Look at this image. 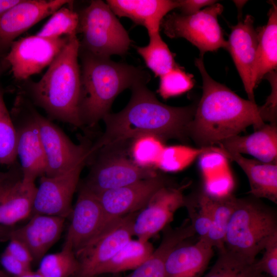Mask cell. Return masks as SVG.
I'll return each instance as SVG.
<instances>
[{
	"label": "cell",
	"mask_w": 277,
	"mask_h": 277,
	"mask_svg": "<svg viewBox=\"0 0 277 277\" xmlns=\"http://www.w3.org/2000/svg\"><path fill=\"white\" fill-rule=\"evenodd\" d=\"M147 83L140 82L134 85L127 106L103 118L105 131L91 145L94 153L144 135L155 136L163 142L172 138L186 142L189 138L188 128L196 105L174 107L164 104L147 87Z\"/></svg>",
	"instance_id": "obj_1"
},
{
	"label": "cell",
	"mask_w": 277,
	"mask_h": 277,
	"mask_svg": "<svg viewBox=\"0 0 277 277\" xmlns=\"http://www.w3.org/2000/svg\"><path fill=\"white\" fill-rule=\"evenodd\" d=\"M195 64L202 76L203 93L188 133L200 148L213 146L238 135L249 126L256 130L265 124L255 102L241 97L212 79L202 57L197 58Z\"/></svg>",
	"instance_id": "obj_2"
},
{
	"label": "cell",
	"mask_w": 277,
	"mask_h": 277,
	"mask_svg": "<svg viewBox=\"0 0 277 277\" xmlns=\"http://www.w3.org/2000/svg\"><path fill=\"white\" fill-rule=\"evenodd\" d=\"M80 48L76 35L70 36L38 82H23L21 93L33 105L44 109L50 120L76 127L83 126L80 112L82 94L78 61Z\"/></svg>",
	"instance_id": "obj_3"
},
{
	"label": "cell",
	"mask_w": 277,
	"mask_h": 277,
	"mask_svg": "<svg viewBox=\"0 0 277 277\" xmlns=\"http://www.w3.org/2000/svg\"><path fill=\"white\" fill-rule=\"evenodd\" d=\"M82 94L80 117L83 125L94 126L108 113L117 95L150 75L138 67L95 56L80 49Z\"/></svg>",
	"instance_id": "obj_4"
},
{
	"label": "cell",
	"mask_w": 277,
	"mask_h": 277,
	"mask_svg": "<svg viewBox=\"0 0 277 277\" xmlns=\"http://www.w3.org/2000/svg\"><path fill=\"white\" fill-rule=\"evenodd\" d=\"M275 235V209L252 196L236 197L225 239L226 250L254 261Z\"/></svg>",
	"instance_id": "obj_5"
},
{
	"label": "cell",
	"mask_w": 277,
	"mask_h": 277,
	"mask_svg": "<svg viewBox=\"0 0 277 277\" xmlns=\"http://www.w3.org/2000/svg\"><path fill=\"white\" fill-rule=\"evenodd\" d=\"M80 49L95 56H122L131 44L128 34L106 2L91 1L79 13Z\"/></svg>",
	"instance_id": "obj_6"
},
{
	"label": "cell",
	"mask_w": 277,
	"mask_h": 277,
	"mask_svg": "<svg viewBox=\"0 0 277 277\" xmlns=\"http://www.w3.org/2000/svg\"><path fill=\"white\" fill-rule=\"evenodd\" d=\"M223 10V6L216 3L192 15L173 12L164 17L161 27L170 38L186 39L199 49L202 57L207 52L227 48L218 21Z\"/></svg>",
	"instance_id": "obj_7"
},
{
	"label": "cell",
	"mask_w": 277,
	"mask_h": 277,
	"mask_svg": "<svg viewBox=\"0 0 277 277\" xmlns=\"http://www.w3.org/2000/svg\"><path fill=\"white\" fill-rule=\"evenodd\" d=\"M16 133V156L20 161L23 180L35 183L45 175L46 161L43 144L34 116L33 104L24 95L17 96L13 108Z\"/></svg>",
	"instance_id": "obj_8"
},
{
	"label": "cell",
	"mask_w": 277,
	"mask_h": 277,
	"mask_svg": "<svg viewBox=\"0 0 277 277\" xmlns=\"http://www.w3.org/2000/svg\"><path fill=\"white\" fill-rule=\"evenodd\" d=\"M138 212L111 221L94 239L75 253L80 269L75 277L99 275L102 268L133 236V224Z\"/></svg>",
	"instance_id": "obj_9"
},
{
	"label": "cell",
	"mask_w": 277,
	"mask_h": 277,
	"mask_svg": "<svg viewBox=\"0 0 277 277\" xmlns=\"http://www.w3.org/2000/svg\"><path fill=\"white\" fill-rule=\"evenodd\" d=\"M85 179L79 184L95 195L157 174L154 169L137 165L125 154L101 149Z\"/></svg>",
	"instance_id": "obj_10"
},
{
	"label": "cell",
	"mask_w": 277,
	"mask_h": 277,
	"mask_svg": "<svg viewBox=\"0 0 277 277\" xmlns=\"http://www.w3.org/2000/svg\"><path fill=\"white\" fill-rule=\"evenodd\" d=\"M70 36L58 38L31 35L13 41L5 60L14 78L23 82L49 66L68 43Z\"/></svg>",
	"instance_id": "obj_11"
},
{
	"label": "cell",
	"mask_w": 277,
	"mask_h": 277,
	"mask_svg": "<svg viewBox=\"0 0 277 277\" xmlns=\"http://www.w3.org/2000/svg\"><path fill=\"white\" fill-rule=\"evenodd\" d=\"M34 116L45 154V176L53 177L64 174L91 156V146L87 143H74L51 120L35 109Z\"/></svg>",
	"instance_id": "obj_12"
},
{
	"label": "cell",
	"mask_w": 277,
	"mask_h": 277,
	"mask_svg": "<svg viewBox=\"0 0 277 277\" xmlns=\"http://www.w3.org/2000/svg\"><path fill=\"white\" fill-rule=\"evenodd\" d=\"M174 184L169 177L158 172L153 176L96 195L104 212L106 225L118 217L139 212L158 190Z\"/></svg>",
	"instance_id": "obj_13"
},
{
	"label": "cell",
	"mask_w": 277,
	"mask_h": 277,
	"mask_svg": "<svg viewBox=\"0 0 277 277\" xmlns=\"http://www.w3.org/2000/svg\"><path fill=\"white\" fill-rule=\"evenodd\" d=\"M90 157L60 175L40 177L35 194L32 214L57 216L66 219L72 211V201L78 187L82 171Z\"/></svg>",
	"instance_id": "obj_14"
},
{
	"label": "cell",
	"mask_w": 277,
	"mask_h": 277,
	"mask_svg": "<svg viewBox=\"0 0 277 277\" xmlns=\"http://www.w3.org/2000/svg\"><path fill=\"white\" fill-rule=\"evenodd\" d=\"M184 188L174 184L158 190L138 212L133 224V236L142 241H149L168 226L175 212L184 207Z\"/></svg>",
	"instance_id": "obj_15"
},
{
	"label": "cell",
	"mask_w": 277,
	"mask_h": 277,
	"mask_svg": "<svg viewBox=\"0 0 277 277\" xmlns=\"http://www.w3.org/2000/svg\"><path fill=\"white\" fill-rule=\"evenodd\" d=\"M37 187L23 180L20 167L0 172V226L10 227L32 214Z\"/></svg>",
	"instance_id": "obj_16"
},
{
	"label": "cell",
	"mask_w": 277,
	"mask_h": 277,
	"mask_svg": "<svg viewBox=\"0 0 277 277\" xmlns=\"http://www.w3.org/2000/svg\"><path fill=\"white\" fill-rule=\"evenodd\" d=\"M78 194L71 213L65 244L75 253L94 239L106 226L102 205L95 194L78 186Z\"/></svg>",
	"instance_id": "obj_17"
},
{
	"label": "cell",
	"mask_w": 277,
	"mask_h": 277,
	"mask_svg": "<svg viewBox=\"0 0 277 277\" xmlns=\"http://www.w3.org/2000/svg\"><path fill=\"white\" fill-rule=\"evenodd\" d=\"M71 3L69 0H21L0 17V40L10 47L19 35Z\"/></svg>",
	"instance_id": "obj_18"
},
{
	"label": "cell",
	"mask_w": 277,
	"mask_h": 277,
	"mask_svg": "<svg viewBox=\"0 0 277 277\" xmlns=\"http://www.w3.org/2000/svg\"><path fill=\"white\" fill-rule=\"evenodd\" d=\"M227 48L241 78L248 100L255 102L251 75L258 45V32L253 18L249 15L233 26Z\"/></svg>",
	"instance_id": "obj_19"
},
{
	"label": "cell",
	"mask_w": 277,
	"mask_h": 277,
	"mask_svg": "<svg viewBox=\"0 0 277 277\" xmlns=\"http://www.w3.org/2000/svg\"><path fill=\"white\" fill-rule=\"evenodd\" d=\"M24 226L7 232L6 237L22 242L29 249L33 261H39L58 240L63 231L65 218L34 214Z\"/></svg>",
	"instance_id": "obj_20"
},
{
	"label": "cell",
	"mask_w": 277,
	"mask_h": 277,
	"mask_svg": "<svg viewBox=\"0 0 277 277\" xmlns=\"http://www.w3.org/2000/svg\"><path fill=\"white\" fill-rule=\"evenodd\" d=\"M188 240L169 253L165 263V277H202L213 254V248L204 239Z\"/></svg>",
	"instance_id": "obj_21"
},
{
	"label": "cell",
	"mask_w": 277,
	"mask_h": 277,
	"mask_svg": "<svg viewBox=\"0 0 277 277\" xmlns=\"http://www.w3.org/2000/svg\"><path fill=\"white\" fill-rule=\"evenodd\" d=\"M106 3L115 15L143 26L148 34L160 32L164 17L179 5L178 1L171 0H108Z\"/></svg>",
	"instance_id": "obj_22"
},
{
	"label": "cell",
	"mask_w": 277,
	"mask_h": 277,
	"mask_svg": "<svg viewBox=\"0 0 277 277\" xmlns=\"http://www.w3.org/2000/svg\"><path fill=\"white\" fill-rule=\"evenodd\" d=\"M213 150L236 163L247 176L251 195L277 203V163H266L228 152L221 147Z\"/></svg>",
	"instance_id": "obj_23"
},
{
	"label": "cell",
	"mask_w": 277,
	"mask_h": 277,
	"mask_svg": "<svg viewBox=\"0 0 277 277\" xmlns=\"http://www.w3.org/2000/svg\"><path fill=\"white\" fill-rule=\"evenodd\" d=\"M230 152L247 154L266 163H277V125L265 124L247 135H236L218 144Z\"/></svg>",
	"instance_id": "obj_24"
},
{
	"label": "cell",
	"mask_w": 277,
	"mask_h": 277,
	"mask_svg": "<svg viewBox=\"0 0 277 277\" xmlns=\"http://www.w3.org/2000/svg\"><path fill=\"white\" fill-rule=\"evenodd\" d=\"M258 32V45L252 69L253 88L277 66V8L274 3L270 11L267 24Z\"/></svg>",
	"instance_id": "obj_25"
},
{
	"label": "cell",
	"mask_w": 277,
	"mask_h": 277,
	"mask_svg": "<svg viewBox=\"0 0 277 277\" xmlns=\"http://www.w3.org/2000/svg\"><path fill=\"white\" fill-rule=\"evenodd\" d=\"M160 244L143 264L124 277H165V266L171 251L189 238L188 230L180 226H167L163 230Z\"/></svg>",
	"instance_id": "obj_26"
},
{
	"label": "cell",
	"mask_w": 277,
	"mask_h": 277,
	"mask_svg": "<svg viewBox=\"0 0 277 277\" xmlns=\"http://www.w3.org/2000/svg\"><path fill=\"white\" fill-rule=\"evenodd\" d=\"M154 250L149 241L132 238L102 268L99 275L132 271L147 260Z\"/></svg>",
	"instance_id": "obj_27"
},
{
	"label": "cell",
	"mask_w": 277,
	"mask_h": 277,
	"mask_svg": "<svg viewBox=\"0 0 277 277\" xmlns=\"http://www.w3.org/2000/svg\"><path fill=\"white\" fill-rule=\"evenodd\" d=\"M236 197L230 194L212 195L210 226L205 240L218 251L225 249L227 228L234 209Z\"/></svg>",
	"instance_id": "obj_28"
},
{
	"label": "cell",
	"mask_w": 277,
	"mask_h": 277,
	"mask_svg": "<svg viewBox=\"0 0 277 277\" xmlns=\"http://www.w3.org/2000/svg\"><path fill=\"white\" fill-rule=\"evenodd\" d=\"M252 261L226 250L219 251L214 264L202 277H265Z\"/></svg>",
	"instance_id": "obj_29"
},
{
	"label": "cell",
	"mask_w": 277,
	"mask_h": 277,
	"mask_svg": "<svg viewBox=\"0 0 277 277\" xmlns=\"http://www.w3.org/2000/svg\"><path fill=\"white\" fill-rule=\"evenodd\" d=\"M149 44L146 46L136 47V51L146 66L156 76L160 77L177 65L160 32L149 34Z\"/></svg>",
	"instance_id": "obj_30"
},
{
	"label": "cell",
	"mask_w": 277,
	"mask_h": 277,
	"mask_svg": "<svg viewBox=\"0 0 277 277\" xmlns=\"http://www.w3.org/2000/svg\"><path fill=\"white\" fill-rule=\"evenodd\" d=\"M212 194L199 190L185 196L184 205L189 221L199 239H205L211 223Z\"/></svg>",
	"instance_id": "obj_31"
},
{
	"label": "cell",
	"mask_w": 277,
	"mask_h": 277,
	"mask_svg": "<svg viewBox=\"0 0 277 277\" xmlns=\"http://www.w3.org/2000/svg\"><path fill=\"white\" fill-rule=\"evenodd\" d=\"M79 269L74 251L64 243L60 252L45 255L42 259L37 271L43 277H75Z\"/></svg>",
	"instance_id": "obj_32"
},
{
	"label": "cell",
	"mask_w": 277,
	"mask_h": 277,
	"mask_svg": "<svg viewBox=\"0 0 277 277\" xmlns=\"http://www.w3.org/2000/svg\"><path fill=\"white\" fill-rule=\"evenodd\" d=\"M78 13L64 6L51 15L36 35L49 38L72 36L78 33Z\"/></svg>",
	"instance_id": "obj_33"
},
{
	"label": "cell",
	"mask_w": 277,
	"mask_h": 277,
	"mask_svg": "<svg viewBox=\"0 0 277 277\" xmlns=\"http://www.w3.org/2000/svg\"><path fill=\"white\" fill-rule=\"evenodd\" d=\"M210 150L211 147L197 148L182 145L165 147L156 166L165 171H179L187 167L203 153Z\"/></svg>",
	"instance_id": "obj_34"
},
{
	"label": "cell",
	"mask_w": 277,
	"mask_h": 277,
	"mask_svg": "<svg viewBox=\"0 0 277 277\" xmlns=\"http://www.w3.org/2000/svg\"><path fill=\"white\" fill-rule=\"evenodd\" d=\"M16 146L15 128L0 89V164H14L17 157Z\"/></svg>",
	"instance_id": "obj_35"
},
{
	"label": "cell",
	"mask_w": 277,
	"mask_h": 277,
	"mask_svg": "<svg viewBox=\"0 0 277 277\" xmlns=\"http://www.w3.org/2000/svg\"><path fill=\"white\" fill-rule=\"evenodd\" d=\"M131 152L137 165L149 168L156 165L165 147L163 142L152 135H144L133 140Z\"/></svg>",
	"instance_id": "obj_36"
},
{
	"label": "cell",
	"mask_w": 277,
	"mask_h": 277,
	"mask_svg": "<svg viewBox=\"0 0 277 277\" xmlns=\"http://www.w3.org/2000/svg\"><path fill=\"white\" fill-rule=\"evenodd\" d=\"M160 77L158 91L164 99L182 94L194 86L193 75L178 66Z\"/></svg>",
	"instance_id": "obj_37"
},
{
	"label": "cell",
	"mask_w": 277,
	"mask_h": 277,
	"mask_svg": "<svg viewBox=\"0 0 277 277\" xmlns=\"http://www.w3.org/2000/svg\"><path fill=\"white\" fill-rule=\"evenodd\" d=\"M264 250V254L261 259L256 260V265L262 273L277 277V235L269 241Z\"/></svg>",
	"instance_id": "obj_38"
},
{
	"label": "cell",
	"mask_w": 277,
	"mask_h": 277,
	"mask_svg": "<svg viewBox=\"0 0 277 277\" xmlns=\"http://www.w3.org/2000/svg\"><path fill=\"white\" fill-rule=\"evenodd\" d=\"M273 80L270 82L271 84V92L267 98L266 103L260 106V113L262 119L265 122L268 121L270 124H276V103L277 91L276 75L273 74Z\"/></svg>",
	"instance_id": "obj_39"
},
{
	"label": "cell",
	"mask_w": 277,
	"mask_h": 277,
	"mask_svg": "<svg viewBox=\"0 0 277 277\" xmlns=\"http://www.w3.org/2000/svg\"><path fill=\"white\" fill-rule=\"evenodd\" d=\"M0 262L5 271L13 277L20 276L32 270L30 266L21 262L6 250L1 254Z\"/></svg>",
	"instance_id": "obj_40"
},
{
	"label": "cell",
	"mask_w": 277,
	"mask_h": 277,
	"mask_svg": "<svg viewBox=\"0 0 277 277\" xmlns=\"http://www.w3.org/2000/svg\"><path fill=\"white\" fill-rule=\"evenodd\" d=\"M5 250L15 258L30 266L33 258L27 247L21 241L10 238Z\"/></svg>",
	"instance_id": "obj_41"
},
{
	"label": "cell",
	"mask_w": 277,
	"mask_h": 277,
	"mask_svg": "<svg viewBox=\"0 0 277 277\" xmlns=\"http://www.w3.org/2000/svg\"><path fill=\"white\" fill-rule=\"evenodd\" d=\"M179 7L183 14L192 15L197 13L206 6H210L216 3L212 0H180Z\"/></svg>",
	"instance_id": "obj_42"
},
{
	"label": "cell",
	"mask_w": 277,
	"mask_h": 277,
	"mask_svg": "<svg viewBox=\"0 0 277 277\" xmlns=\"http://www.w3.org/2000/svg\"><path fill=\"white\" fill-rule=\"evenodd\" d=\"M20 1L21 0H0V17Z\"/></svg>",
	"instance_id": "obj_43"
},
{
	"label": "cell",
	"mask_w": 277,
	"mask_h": 277,
	"mask_svg": "<svg viewBox=\"0 0 277 277\" xmlns=\"http://www.w3.org/2000/svg\"><path fill=\"white\" fill-rule=\"evenodd\" d=\"M16 277H43L37 271H30L23 275Z\"/></svg>",
	"instance_id": "obj_44"
},
{
	"label": "cell",
	"mask_w": 277,
	"mask_h": 277,
	"mask_svg": "<svg viewBox=\"0 0 277 277\" xmlns=\"http://www.w3.org/2000/svg\"><path fill=\"white\" fill-rule=\"evenodd\" d=\"M10 47L6 45L0 40V57L4 55Z\"/></svg>",
	"instance_id": "obj_45"
},
{
	"label": "cell",
	"mask_w": 277,
	"mask_h": 277,
	"mask_svg": "<svg viewBox=\"0 0 277 277\" xmlns=\"http://www.w3.org/2000/svg\"><path fill=\"white\" fill-rule=\"evenodd\" d=\"M0 277H10L9 274L4 271L0 270Z\"/></svg>",
	"instance_id": "obj_46"
},
{
	"label": "cell",
	"mask_w": 277,
	"mask_h": 277,
	"mask_svg": "<svg viewBox=\"0 0 277 277\" xmlns=\"http://www.w3.org/2000/svg\"><path fill=\"white\" fill-rule=\"evenodd\" d=\"M3 227L0 226V233H1V235L2 234L3 231Z\"/></svg>",
	"instance_id": "obj_47"
},
{
	"label": "cell",
	"mask_w": 277,
	"mask_h": 277,
	"mask_svg": "<svg viewBox=\"0 0 277 277\" xmlns=\"http://www.w3.org/2000/svg\"><path fill=\"white\" fill-rule=\"evenodd\" d=\"M1 235V233H0V235Z\"/></svg>",
	"instance_id": "obj_48"
}]
</instances>
